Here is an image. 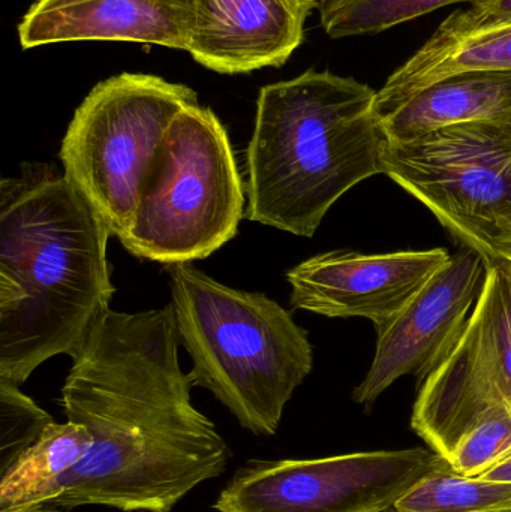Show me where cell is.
Listing matches in <instances>:
<instances>
[{
	"instance_id": "obj_6",
	"label": "cell",
	"mask_w": 511,
	"mask_h": 512,
	"mask_svg": "<svg viewBox=\"0 0 511 512\" xmlns=\"http://www.w3.org/2000/svg\"><path fill=\"white\" fill-rule=\"evenodd\" d=\"M194 104L197 93L185 84L123 72L96 84L75 110L60 147L63 174L117 239L171 122Z\"/></svg>"
},
{
	"instance_id": "obj_16",
	"label": "cell",
	"mask_w": 511,
	"mask_h": 512,
	"mask_svg": "<svg viewBox=\"0 0 511 512\" xmlns=\"http://www.w3.org/2000/svg\"><path fill=\"white\" fill-rule=\"evenodd\" d=\"M92 447V435L81 424H50L0 475V511L50 505L63 492L66 475L89 456Z\"/></svg>"
},
{
	"instance_id": "obj_13",
	"label": "cell",
	"mask_w": 511,
	"mask_h": 512,
	"mask_svg": "<svg viewBox=\"0 0 511 512\" xmlns=\"http://www.w3.org/2000/svg\"><path fill=\"white\" fill-rule=\"evenodd\" d=\"M192 0H36L18 24L23 50L57 42L117 41L185 50Z\"/></svg>"
},
{
	"instance_id": "obj_12",
	"label": "cell",
	"mask_w": 511,
	"mask_h": 512,
	"mask_svg": "<svg viewBox=\"0 0 511 512\" xmlns=\"http://www.w3.org/2000/svg\"><path fill=\"white\" fill-rule=\"evenodd\" d=\"M317 0H192L188 51L218 74L279 68L303 44Z\"/></svg>"
},
{
	"instance_id": "obj_17",
	"label": "cell",
	"mask_w": 511,
	"mask_h": 512,
	"mask_svg": "<svg viewBox=\"0 0 511 512\" xmlns=\"http://www.w3.org/2000/svg\"><path fill=\"white\" fill-rule=\"evenodd\" d=\"M386 512H511V484L464 477L440 456Z\"/></svg>"
},
{
	"instance_id": "obj_20",
	"label": "cell",
	"mask_w": 511,
	"mask_h": 512,
	"mask_svg": "<svg viewBox=\"0 0 511 512\" xmlns=\"http://www.w3.org/2000/svg\"><path fill=\"white\" fill-rule=\"evenodd\" d=\"M511 456V411L498 409L477 423L447 462L458 474L476 478Z\"/></svg>"
},
{
	"instance_id": "obj_11",
	"label": "cell",
	"mask_w": 511,
	"mask_h": 512,
	"mask_svg": "<svg viewBox=\"0 0 511 512\" xmlns=\"http://www.w3.org/2000/svg\"><path fill=\"white\" fill-rule=\"evenodd\" d=\"M444 248L392 254L336 251L300 262L287 273L293 309L326 318H365L377 330L449 262Z\"/></svg>"
},
{
	"instance_id": "obj_10",
	"label": "cell",
	"mask_w": 511,
	"mask_h": 512,
	"mask_svg": "<svg viewBox=\"0 0 511 512\" xmlns=\"http://www.w3.org/2000/svg\"><path fill=\"white\" fill-rule=\"evenodd\" d=\"M488 262L464 246L377 330L371 369L354 390V402L371 406L399 378L414 375L422 385L453 354L464 336L485 282Z\"/></svg>"
},
{
	"instance_id": "obj_23",
	"label": "cell",
	"mask_w": 511,
	"mask_h": 512,
	"mask_svg": "<svg viewBox=\"0 0 511 512\" xmlns=\"http://www.w3.org/2000/svg\"><path fill=\"white\" fill-rule=\"evenodd\" d=\"M0 512H68L65 508L53 507V505H39V507L21 508V510Z\"/></svg>"
},
{
	"instance_id": "obj_21",
	"label": "cell",
	"mask_w": 511,
	"mask_h": 512,
	"mask_svg": "<svg viewBox=\"0 0 511 512\" xmlns=\"http://www.w3.org/2000/svg\"><path fill=\"white\" fill-rule=\"evenodd\" d=\"M468 11L482 20H504L511 18V0H479L468 5Z\"/></svg>"
},
{
	"instance_id": "obj_5",
	"label": "cell",
	"mask_w": 511,
	"mask_h": 512,
	"mask_svg": "<svg viewBox=\"0 0 511 512\" xmlns=\"http://www.w3.org/2000/svg\"><path fill=\"white\" fill-rule=\"evenodd\" d=\"M246 183L227 129L209 107L183 108L156 152L120 243L161 264L209 258L237 234Z\"/></svg>"
},
{
	"instance_id": "obj_14",
	"label": "cell",
	"mask_w": 511,
	"mask_h": 512,
	"mask_svg": "<svg viewBox=\"0 0 511 512\" xmlns=\"http://www.w3.org/2000/svg\"><path fill=\"white\" fill-rule=\"evenodd\" d=\"M473 71L511 72V18L482 20L468 9L450 14L378 90V120L398 110L426 87Z\"/></svg>"
},
{
	"instance_id": "obj_24",
	"label": "cell",
	"mask_w": 511,
	"mask_h": 512,
	"mask_svg": "<svg viewBox=\"0 0 511 512\" xmlns=\"http://www.w3.org/2000/svg\"><path fill=\"white\" fill-rule=\"evenodd\" d=\"M509 259H510V261H511V254H510V258H509Z\"/></svg>"
},
{
	"instance_id": "obj_4",
	"label": "cell",
	"mask_w": 511,
	"mask_h": 512,
	"mask_svg": "<svg viewBox=\"0 0 511 512\" xmlns=\"http://www.w3.org/2000/svg\"><path fill=\"white\" fill-rule=\"evenodd\" d=\"M167 271L192 385L210 391L254 435H276L314 367L308 331L263 292L222 285L191 262Z\"/></svg>"
},
{
	"instance_id": "obj_7",
	"label": "cell",
	"mask_w": 511,
	"mask_h": 512,
	"mask_svg": "<svg viewBox=\"0 0 511 512\" xmlns=\"http://www.w3.org/2000/svg\"><path fill=\"white\" fill-rule=\"evenodd\" d=\"M381 174L486 262L511 254V126L468 123L384 140Z\"/></svg>"
},
{
	"instance_id": "obj_3",
	"label": "cell",
	"mask_w": 511,
	"mask_h": 512,
	"mask_svg": "<svg viewBox=\"0 0 511 512\" xmlns=\"http://www.w3.org/2000/svg\"><path fill=\"white\" fill-rule=\"evenodd\" d=\"M377 90L309 71L261 87L246 149L245 218L314 237L339 198L381 174Z\"/></svg>"
},
{
	"instance_id": "obj_9",
	"label": "cell",
	"mask_w": 511,
	"mask_h": 512,
	"mask_svg": "<svg viewBox=\"0 0 511 512\" xmlns=\"http://www.w3.org/2000/svg\"><path fill=\"white\" fill-rule=\"evenodd\" d=\"M498 409L511 411V261L488 262L479 300L453 354L420 385L411 427L449 459Z\"/></svg>"
},
{
	"instance_id": "obj_19",
	"label": "cell",
	"mask_w": 511,
	"mask_h": 512,
	"mask_svg": "<svg viewBox=\"0 0 511 512\" xmlns=\"http://www.w3.org/2000/svg\"><path fill=\"white\" fill-rule=\"evenodd\" d=\"M54 420L20 390L0 378V475L32 447Z\"/></svg>"
},
{
	"instance_id": "obj_18",
	"label": "cell",
	"mask_w": 511,
	"mask_h": 512,
	"mask_svg": "<svg viewBox=\"0 0 511 512\" xmlns=\"http://www.w3.org/2000/svg\"><path fill=\"white\" fill-rule=\"evenodd\" d=\"M479 0H318L321 26L333 39L377 35L455 3Z\"/></svg>"
},
{
	"instance_id": "obj_8",
	"label": "cell",
	"mask_w": 511,
	"mask_h": 512,
	"mask_svg": "<svg viewBox=\"0 0 511 512\" xmlns=\"http://www.w3.org/2000/svg\"><path fill=\"white\" fill-rule=\"evenodd\" d=\"M440 459L425 448L254 462L239 469L216 512H386Z\"/></svg>"
},
{
	"instance_id": "obj_1",
	"label": "cell",
	"mask_w": 511,
	"mask_h": 512,
	"mask_svg": "<svg viewBox=\"0 0 511 512\" xmlns=\"http://www.w3.org/2000/svg\"><path fill=\"white\" fill-rule=\"evenodd\" d=\"M179 345L171 303L108 309L96 322L62 388L66 418L89 430L93 447L50 505L171 512L224 474L230 447L192 403Z\"/></svg>"
},
{
	"instance_id": "obj_22",
	"label": "cell",
	"mask_w": 511,
	"mask_h": 512,
	"mask_svg": "<svg viewBox=\"0 0 511 512\" xmlns=\"http://www.w3.org/2000/svg\"><path fill=\"white\" fill-rule=\"evenodd\" d=\"M479 478H485V480L489 481H497V483L511 484V456L501 460V462L497 463L494 468L489 469L485 474L480 475Z\"/></svg>"
},
{
	"instance_id": "obj_15",
	"label": "cell",
	"mask_w": 511,
	"mask_h": 512,
	"mask_svg": "<svg viewBox=\"0 0 511 512\" xmlns=\"http://www.w3.org/2000/svg\"><path fill=\"white\" fill-rule=\"evenodd\" d=\"M468 123L511 126V72L473 71L426 87L380 120L384 138L407 141Z\"/></svg>"
},
{
	"instance_id": "obj_2",
	"label": "cell",
	"mask_w": 511,
	"mask_h": 512,
	"mask_svg": "<svg viewBox=\"0 0 511 512\" xmlns=\"http://www.w3.org/2000/svg\"><path fill=\"white\" fill-rule=\"evenodd\" d=\"M0 183V378L21 385L78 354L110 309L111 231L54 165Z\"/></svg>"
}]
</instances>
